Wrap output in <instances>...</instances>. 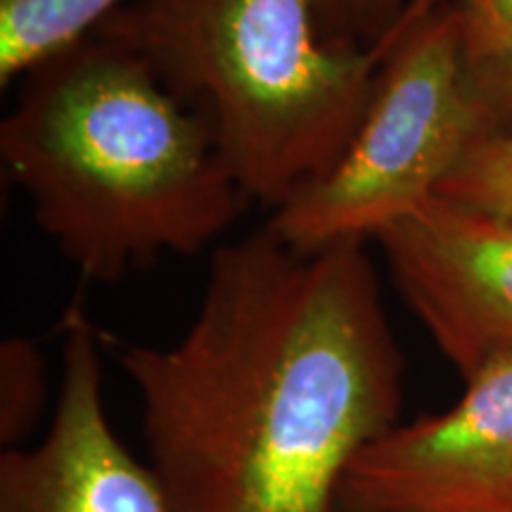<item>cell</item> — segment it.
<instances>
[{
  "instance_id": "obj_1",
  "label": "cell",
  "mask_w": 512,
  "mask_h": 512,
  "mask_svg": "<svg viewBox=\"0 0 512 512\" xmlns=\"http://www.w3.org/2000/svg\"><path fill=\"white\" fill-rule=\"evenodd\" d=\"M117 361L169 512H335L351 460L399 425L406 363L366 242H226L185 335Z\"/></svg>"
},
{
  "instance_id": "obj_2",
  "label": "cell",
  "mask_w": 512,
  "mask_h": 512,
  "mask_svg": "<svg viewBox=\"0 0 512 512\" xmlns=\"http://www.w3.org/2000/svg\"><path fill=\"white\" fill-rule=\"evenodd\" d=\"M0 159L36 226L91 283L202 252L249 204L204 121L100 36L24 76Z\"/></svg>"
},
{
  "instance_id": "obj_3",
  "label": "cell",
  "mask_w": 512,
  "mask_h": 512,
  "mask_svg": "<svg viewBox=\"0 0 512 512\" xmlns=\"http://www.w3.org/2000/svg\"><path fill=\"white\" fill-rule=\"evenodd\" d=\"M396 31L361 41L337 0H131L95 36L150 64L249 202L278 211L347 150Z\"/></svg>"
},
{
  "instance_id": "obj_4",
  "label": "cell",
  "mask_w": 512,
  "mask_h": 512,
  "mask_svg": "<svg viewBox=\"0 0 512 512\" xmlns=\"http://www.w3.org/2000/svg\"><path fill=\"white\" fill-rule=\"evenodd\" d=\"M482 133L463 8L456 0H408L347 150L266 226L302 252L375 240L437 197Z\"/></svg>"
},
{
  "instance_id": "obj_5",
  "label": "cell",
  "mask_w": 512,
  "mask_h": 512,
  "mask_svg": "<svg viewBox=\"0 0 512 512\" xmlns=\"http://www.w3.org/2000/svg\"><path fill=\"white\" fill-rule=\"evenodd\" d=\"M337 512H512V356L451 408L396 425L344 472Z\"/></svg>"
},
{
  "instance_id": "obj_6",
  "label": "cell",
  "mask_w": 512,
  "mask_h": 512,
  "mask_svg": "<svg viewBox=\"0 0 512 512\" xmlns=\"http://www.w3.org/2000/svg\"><path fill=\"white\" fill-rule=\"evenodd\" d=\"M375 242L463 380L512 356V219L432 197Z\"/></svg>"
},
{
  "instance_id": "obj_7",
  "label": "cell",
  "mask_w": 512,
  "mask_h": 512,
  "mask_svg": "<svg viewBox=\"0 0 512 512\" xmlns=\"http://www.w3.org/2000/svg\"><path fill=\"white\" fill-rule=\"evenodd\" d=\"M62 332L53 420L41 444L0 453V512H169L152 467L112 430L100 335L79 302L64 313Z\"/></svg>"
},
{
  "instance_id": "obj_8",
  "label": "cell",
  "mask_w": 512,
  "mask_h": 512,
  "mask_svg": "<svg viewBox=\"0 0 512 512\" xmlns=\"http://www.w3.org/2000/svg\"><path fill=\"white\" fill-rule=\"evenodd\" d=\"M131 0H0V86L95 36Z\"/></svg>"
},
{
  "instance_id": "obj_9",
  "label": "cell",
  "mask_w": 512,
  "mask_h": 512,
  "mask_svg": "<svg viewBox=\"0 0 512 512\" xmlns=\"http://www.w3.org/2000/svg\"><path fill=\"white\" fill-rule=\"evenodd\" d=\"M437 197L512 219V133H482L467 147Z\"/></svg>"
},
{
  "instance_id": "obj_10",
  "label": "cell",
  "mask_w": 512,
  "mask_h": 512,
  "mask_svg": "<svg viewBox=\"0 0 512 512\" xmlns=\"http://www.w3.org/2000/svg\"><path fill=\"white\" fill-rule=\"evenodd\" d=\"M46 363L34 339L5 337L0 344V441L15 448L46 411Z\"/></svg>"
},
{
  "instance_id": "obj_11",
  "label": "cell",
  "mask_w": 512,
  "mask_h": 512,
  "mask_svg": "<svg viewBox=\"0 0 512 512\" xmlns=\"http://www.w3.org/2000/svg\"><path fill=\"white\" fill-rule=\"evenodd\" d=\"M467 76L484 133H512V36L467 46Z\"/></svg>"
},
{
  "instance_id": "obj_12",
  "label": "cell",
  "mask_w": 512,
  "mask_h": 512,
  "mask_svg": "<svg viewBox=\"0 0 512 512\" xmlns=\"http://www.w3.org/2000/svg\"><path fill=\"white\" fill-rule=\"evenodd\" d=\"M344 22L366 43L382 41L406 10L408 0H337Z\"/></svg>"
},
{
  "instance_id": "obj_13",
  "label": "cell",
  "mask_w": 512,
  "mask_h": 512,
  "mask_svg": "<svg viewBox=\"0 0 512 512\" xmlns=\"http://www.w3.org/2000/svg\"><path fill=\"white\" fill-rule=\"evenodd\" d=\"M463 15L467 46H482L512 36V0H489L482 10Z\"/></svg>"
},
{
  "instance_id": "obj_14",
  "label": "cell",
  "mask_w": 512,
  "mask_h": 512,
  "mask_svg": "<svg viewBox=\"0 0 512 512\" xmlns=\"http://www.w3.org/2000/svg\"><path fill=\"white\" fill-rule=\"evenodd\" d=\"M456 3L460 5V8H463V12H467V15H472V12L482 10L484 5L489 3V0H456Z\"/></svg>"
},
{
  "instance_id": "obj_15",
  "label": "cell",
  "mask_w": 512,
  "mask_h": 512,
  "mask_svg": "<svg viewBox=\"0 0 512 512\" xmlns=\"http://www.w3.org/2000/svg\"><path fill=\"white\" fill-rule=\"evenodd\" d=\"M335 512H337V510H335Z\"/></svg>"
}]
</instances>
